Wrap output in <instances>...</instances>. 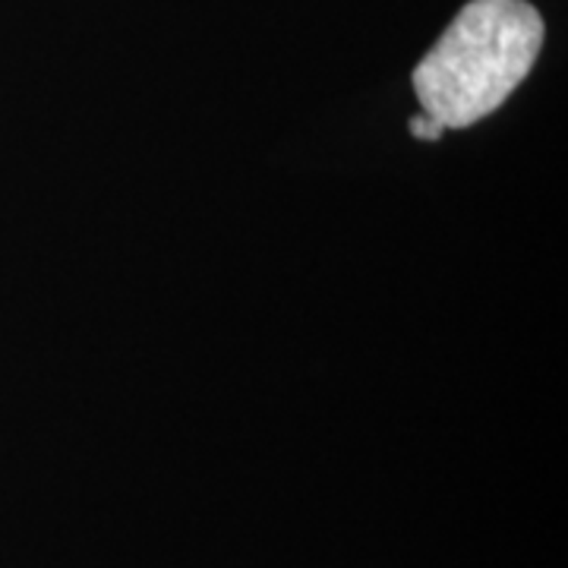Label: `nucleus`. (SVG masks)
I'll return each mask as SVG.
<instances>
[{
    "mask_svg": "<svg viewBox=\"0 0 568 568\" xmlns=\"http://www.w3.org/2000/svg\"><path fill=\"white\" fill-rule=\"evenodd\" d=\"M540 48L544 20L528 0H470L417 63V102L443 130H465L506 104Z\"/></svg>",
    "mask_w": 568,
    "mask_h": 568,
    "instance_id": "f257e3e1",
    "label": "nucleus"
},
{
    "mask_svg": "<svg viewBox=\"0 0 568 568\" xmlns=\"http://www.w3.org/2000/svg\"><path fill=\"white\" fill-rule=\"evenodd\" d=\"M410 133H414L417 140L436 142L443 133H446V130H443L436 121H429V118L424 114V118H414V121H410Z\"/></svg>",
    "mask_w": 568,
    "mask_h": 568,
    "instance_id": "f03ea898",
    "label": "nucleus"
}]
</instances>
